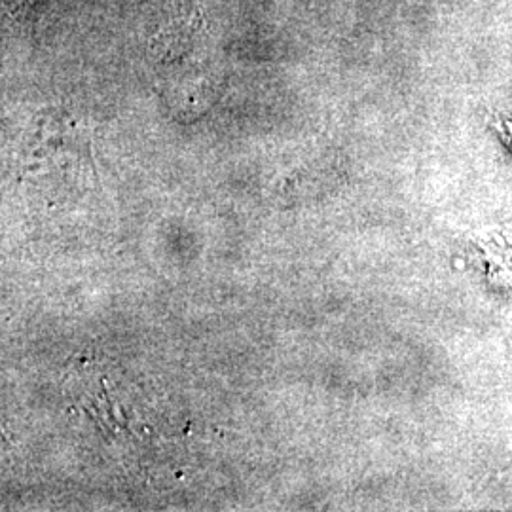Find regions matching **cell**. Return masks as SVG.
I'll return each mask as SVG.
<instances>
[]
</instances>
